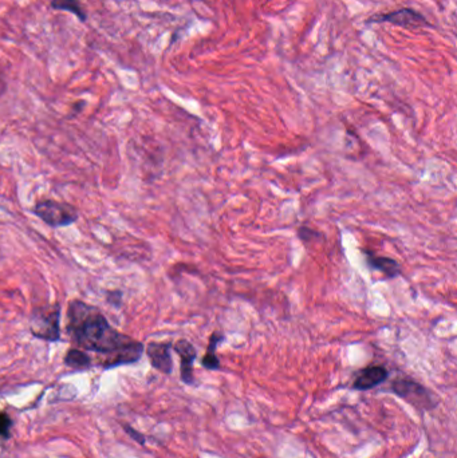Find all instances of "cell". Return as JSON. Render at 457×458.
Masks as SVG:
<instances>
[{
	"label": "cell",
	"mask_w": 457,
	"mask_h": 458,
	"mask_svg": "<svg viewBox=\"0 0 457 458\" xmlns=\"http://www.w3.org/2000/svg\"><path fill=\"white\" fill-rule=\"evenodd\" d=\"M68 334L77 347L99 354L104 368L136 364L144 354V344L115 330L99 308L79 299L69 303Z\"/></svg>",
	"instance_id": "cell-1"
},
{
	"label": "cell",
	"mask_w": 457,
	"mask_h": 458,
	"mask_svg": "<svg viewBox=\"0 0 457 458\" xmlns=\"http://www.w3.org/2000/svg\"><path fill=\"white\" fill-rule=\"evenodd\" d=\"M30 332L34 338L46 342L61 339V306L59 303L34 308L30 319Z\"/></svg>",
	"instance_id": "cell-2"
},
{
	"label": "cell",
	"mask_w": 457,
	"mask_h": 458,
	"mask_svg": "<svg viewBox=\"0 0 457 458\" xmlns=\"http://www.w3.org/2000/svg\"><path fill=\"white\" fill-rule=\"evenodd\" d=\"M32 213L39 217L50 228H65L78 221V210L69 203L55 200H41L32 206Z\"/></svg>",
	"instance_id": "cell-3"
},
{
	"label": "cell",
	"mask_w": 457,
	"mask_h": 458,
	"mask_svg": "<svg viewBox=\"0 0 457 458\" xmlns=\"http://www.w3.org/2000/svg\"><path fill=\"white\" fill-rule=\"evenodd\" d=\"M391 390L400 398H404L416 408L428 410L436 405L434 397L429 394V391L409 378H397L391 385Z\"/></svg>",
	"instance_id": "cell-4"
},
{
	"label": "cell",
	"mask_w": 457,
	"mask_h": 458,
	"mask_svg": "<svg viewBox=\"0 0 457 458\" xmlns=\"http://www.w3.org/2000/svg\"><path fill=\"white\" fill-rule=\"evenodd\" d=\"M369 22L371 23H390L405 28H417L428 24L427 19L417 11L411 8H401L380 17H373Z\"/></svg>",
	"instance_id": "cell-5"
},
{
	"label": "cell",
	"mask_w": 457,
	"mask_h": 458,
	"mask_svg": "<svg viewBox=\"0 0 457 458\" xmlns=\"http://www.w3.org/2000/svg\"><path fill=\"white\" fill-rule=\"evenodd\" d=\"M172 348L177 352V355L180 357V361H182V365H180L182 381L185 385H193L195 384L193 364L197 357V351H196L195 346L186 339H180L172 346Z\"/></svg>",
	"instance_id": "cell-6"
},
{
	"label": "cell",
	"mask_w": 457,
	"mask_h": 458,
	"mask_svg": "<svg viewBox=\"0 0 457 458\" xmlns=\"http://www.w3.org/2000/svg\"><path fill=\"white\" fill-rule=\"evenodd\" d=\"M171 348L172 344L169 342H150L145 350L150 365L162 374H171L173 370Z\"/></svg>",
	"instance_id": "cell-7"
},
{
	"label": "cell",
	"mask_w": 457,
	"mask_h": 458,
	"mask_svg": "<svg viewBox=\"0 0 457 458\" xmlns=\"http://www.w3.org/2000/svg\"><path fill=\"white\" fill-rule=\"evenodd\" d=\"M389 371L384 366H367L358 372L353 382V389L365 390L374 389L378 385L384 384L388 379Z\"/></svg>",
	"instance_id": "cell-8"
},
{
	"label": "cell",
	"mask_w": 457,
	"mask_h": 458,
	"mask_svg": "<svg viewBox=\"0 0 457 458\" xmlns=\"http://www.w3.org/2000/svg\"><path fill=\"white\" fill-rule=\"evenodd\" d=\"M366 261L373 270L382 272L384 275L390 279L401 275V266L394 259L366 252Z\"/></svg>",
	"instance_id": "cell-9"
},
{
	"label": "cell",
	"mask_w": 457,
	"mask_h": 458,
	"mask_svg": "<svg viewBox=\"0 0 457 458\" xmlns=\"http://www.w3.org/2000/svg\"><path fill=\"white\" fill-rule=\"evenodd\" d=\"M223 339H224V335L219 331H215L211 335L206 355L202 361V365L203 367H206V370H219L220 368V361L216 357V347H217V344L223 342Z\"/></svg>",
	"instance_id": "cell-10"
},
{
	"label": "cell",
	"mask_w": 457,
	"mask_h": 458,
	"mask_svg": "<svg viewBox=\"0 0 457 458\" xmlns=\"http://www.w3.org/2000/svg\"><path fill=\"white\" fill-rule=\"evenodd\" d=\"M66 366L77 370H84L92 366V358L81 348H70L65 357Z\"/></svg>",
	"instance_id": "cell-11"
},
{
	"label": "cell",
	"mask_w": 457,
	"mask_h": 458,
	"mask_svg": "<svg viewBox=\"0 0 457 458\" xmlns=\"http://www.w3.org/2000/svg\"><path fill=\"white\" fill-rule=\"evenodd\" d=\"M50 4L54 10L69 11L71 14H74L75 17L79 18L81 22H85L88 19L85 10L82 8V6L78 0H50Z\"/></svg>",
	"instance_id": "cell-12"
},
{
	"label": "cell",
	"mask_w": 457,
	"mask_h": 458,
	"mask_svg": "<svg viewBox=\"0 0 457 458\" xmlns=\"http://www.w3.org/2000/svg\"><path fill=\"white\" fill-rule=\"evenodd\" d=\"M11 426H12L11 418L6 412H0V437H3L4 439L10 438Z\"/></svg>",
	"instance_id": "cell-13"
},
{
	"label": "cell",
	"mask_w": 457,
	"mask_h": 458,
	"mask_svg": "<svg viewBox=\"0 0 457 458\" xmlns=\"http://www.w3.org/2000/svg\"><path fill=\"white\" fill-rule=\"evenodd\" d=\"M106 301L115 307V308H119L122 306V292L119 290H112V291H108L106 295Z\"/></svg>",
	"instance_id": "cell-14"
},
{
	"label": "cell",
	"mask_w": 457,
	"mask_h": 458,
	"mask_svg": "<svg viewBox=\"0 0 457 458\" xmlns=\"http://www.w3.org/2000/svg\"><path fill=\"white\" fill-rule=\"evenodd\" d=\"M320 235L318 232L313 230L311 228H306V227H302L299 229V237L303 240V241H313V237L317 239Z\"/></svg>",
	"instance_id": "cell-15"
},
{
	"label": "cell",
	"mask_w": 457,
	"mask_h": 458,
	"mask_svg": "<svg viewBox=\"0 0 457 458\" xmlns=\"http://www.w3.org/2000/svg\"><path fill=\"white\" fill-rule=\"evenodd\" d=\"M124 429H125V432L128 433V435H130V438H133L135 441H137L138 444H141V445H144L145 444V435H141L139 432H137V430H135L133 428H130V426H128V425H124Z\"/></svg>",
	"instance_id": "cell-16"
}]
</instances>
